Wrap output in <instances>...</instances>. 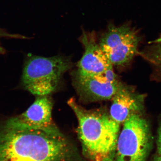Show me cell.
Here are the masks:
<instances>
[{"label": "cell", "mask_w": 161, "mask_h": 161, "mask_svg": "<svg viewBox=\"0 0 161 161\" xmlns=\"http://www.w3.org/2000/svg\"><path fill=\"white\" fill-rule=\"evenodd\" d=\"M78 158L58 129H33L14 117L0 125V161H77Z\"/></svg>", "instance_id": "1"}, {"label": "cell", "mask_w": 161, "mask_h": 161, "mask_svg": "<svg viewBox=\"0 0 161 161\" xmlns=\"http://www.w3.org/2000/svg\"><path fill=\"white\" fill-rule=\"evenodd\" d=\"M68 104L78 120V136L83 155L89 161H113L120 124L104 109H86L74 98Z\"/></svg>", "instance_id": "2"}, {"label": "cell", "mask_w": 161, "mask_h": 161, "mask_svg": "<svg viewBox=\"0 0 161 161\" xmlns=\"http://www.w3.org/2000/svg\"><path fill=\"white\" fill-rule=\"evenodd\" d=\"M70 67L69 61L61 57L33 56L24 66L22 85L33 95L47 96L56 91L62 76Z\"/></svg>", "instance_id": "3"}, {"label": "cell", "mask_w": 161, "mask_h": 161, "mask_svg": "<svg viewBox=\"0 0 161 161\" xmlns=\"http://www.w3.org/2000/svg\"><path fill=\"white\" fill-rule=\"evenodd\" d=\"M123 124L113 161H147L153 147L148 121L140 114H134Z\"/></svg>", "instance_id": "4"}, {"label": "cell", "mask_w": 161, "mask_h": 161, "mask_svg": "<svg viewBox=\"0 0 161 161\" xmlns=\"http://www.w3.org/2000/svg\"><path fill=\"white\" fill-rule=\"evenodd\" d=\"M139 41L137 33L130 25L125 23L117 26L111 23L98 44L112 65H121L135 56Z\"/></svg>", "instance_id": "5"}, {"label": "cell", "mask_w": 161, "mask_h": 161, "mask_svg": "<svg viewBox=\"0 0 161 161\" xmlns=\"http://www.w3.org/2000/svg\"><path fill=\"white\" fill-rule=\"evenodd\" d=\"M75 83L81 98L90 101H95L112 98L121 83L119 82L112 67L98 75L83 76L76 73Z\"/></svg>", "instance_id": "6"}, {"label": "cell", "mask_w": 161, "mask_h": 161, "mask_svg": "<svg viewBox=\"0 0 161 161\" xmlns=\"http://www.w3.org/2000/svg\"><path fill=\"white\" fill-rule=\"evenodd\" d=\"M80 40L85 52L78 62L77 74L83 76L98 75L113 67L97 43L95 32L83 30Z\"/></svg>", "instance_id": "7"}, {"label": "cell", "mask_w": 161, "mask_h": 161, "mask_svg": "<svg viewBox=\"0 0 161 161\" xmlns=\"http://www.w3.org/2000/svg\"><path fill=\"white\" fill-rule=\"evenodd\" d=\"M145 96L136 93L130 87L120 83L112 97L110 115L116 122L124 123L132 114H140L144 108Z\"/></svg>", "instance_id": "8"}, {"label": "cell", "mask_w": 161, "mask_h": 161, "mask_svg": "<svg viewBox=\"0 0 161 161\" xmlns=\"http://www.w3.org/2000/svg\"><path fill=\"white\" fill-rule=\"evenodd\" d=\"M53 107V101L48 95L37 96L26 111L14 118L20 123L33 129L56 130L58 128L52 119Z\"/></svg>", "instance_id": "9"}, {"label": "cell", "mask_w": 161, "mask_h": 161, "mask_svg": "<svg viewBox=\"0 0 161 161\" xmlns=\"http://www.w3.org/2000/svg\"><path fill=\"white\" fill-rule=\"evenodd\" d=\"M154 44L146 55L147 60L161 69V40H156Z\"/></svg>", "instance_id": "10"}, {"label": "cell", "mask_w": 161, "mask_h": 161, "mask_svg": "<svg viewBox=\"0 0 161 161\" xmlns=\"http://www.w3.org/2000/svg\"><path fill=\"white\" fill-rule=\"evenodd\" d=\"M15 38V39H25L26 37L24 36H21V35L11 34L9 33L4 30L1 29L0 28V39L2 38ZM1 48V47H0Z\"/></svg>", "instance_id": "11"}, {"label": "cell", "mask_w": 161, "mask_h": 161, "mask_svg": "<svg viewBox=\"0 0 161 161\" xmlns=\"http://www.w3.org/2000/svg\"><path fill=\"white\" fill-rule=\"evenodd\" d=\"M157 154H161V123L159 126L157 139Z\"/></svg>", "instance_id": "12"}, {"label": "cell", "mask_w": 161, "mask_h": 161, "mask_svg": "<svg viewBox=\"0 0 161 161\" xmlns=\"http://www.w3.org/2000/svg\"><path fill=\"white\" fill-rule=\"evenodd\" d=\"M152 161H161V154H157L156 155Z\"/></svg>", "instance_id": "13"}]
</instances>
